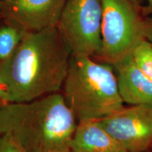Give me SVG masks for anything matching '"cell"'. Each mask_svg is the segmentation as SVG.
I'll return each mask as SVG.
<instances>
[{"label":"cell","mask_w":152,"mask_h":152,"mask_svg":"<svg viewBox=\"0 0 152 152\" xmlns=\"http://www.w3.org/2000/svg\"><path fill=\"white\" fill-rule=\"evenodd\" d=\"M77 125L60 92L0 104V135L22 152H70Z\"/></svg>","instance_id":"7a4b0ae2"},{"label":"cell","mask_w":152,"mask_h":152,"mask_svg":"<svg viewBox=\"0 0 152 152\" xmlns=\"http://www.w3.org/2000/svg\"><path fill=\"white\" fill-rule=\"evenodd\" d=\"M112 66L124 103L152 106V82L137 67L132 54Z\"/></svg>","instance_id":"ba28073f"},{"label":"cell","mask_w":152,"mask_h":152,"mask_svg":"<svg viewBox=\"0 0 152 152\" xmlns=\"http://www.w3.org/2000/svg\"><path fill=\"white\" fill-rule=\"evenodd\" d=\"M26 32L21 26L3 17L0 23V64L14 54Z\"/></svg>","instance_id":"30bf717a"},{"label":"cell","mask_w":152,"mask_h":152,"mask_svg":"<svg viewBox=\"0 0 152 152\" xmlns=\"http://www.w3.org/2000/svg\"><path fill=\"white\" fill-rule=\"evenodd\" d=\"M149 149L151 150V152H152V144H151V147H150V148H149Z\"/></svg>","instance_id":"ac0fdd59"},{"label":"cell","mask_w":152,"mask_h":152,"mask_svg":"<svg viewBox=\"0 0 152 152\" xmlns=\"http://www.w3.org/2000/svg\"><path fill=\"white\" fill-rule=\"evenodd\" d=\"M0 152H22L4 137L0 135Z\"/></svg>","instance_id":"7c38bea8"},{"label":"cell","mask_w":152,"mask_h":152,"mask_svg":"<svg viewBox=\"0 0 152 152\" xmlns=\"http://www.w3.org/2000/svg\"><path fill=\"white\" fill-rule=\"evenodd\" d=\"M71 58L56 27L26 32L14 54L0 64V87L8 102H28L59 92Z\"/></svg>","instance_id":"6da1fadb"},{"label":"cell","mask_w":152,"mask_h":152,"mask_svg":"<svg viewBox=\"0 0 152 152\" xmlns=\"http://www.w3.org/2000/svg\"><path fill=\"white\" fill-rule=\"evenodd\" d=\"M102 0H66L56 25L71 56L99 58Z\"/></svg>","instance_id":"5b68a950"},{"label":"cell","mask_w":152,"mask_h":152,"mask_svg":"<svg viewBox=\"0 0 152 152\" xmlns=\"http://www.w3.org/2000/svg\"><path fill=\"white\" fill-rule=\"evenodd\" d=\"M146 39L152 45V18L147 20V30Z\"/></svg>","instance_id":"5bb4252c"},{"label":"cell","mask_w":152,"mask_h":152,"mask_svg":"<svg viewBox=\"0 0 152 152\" xmlns=\"http://www.w3.org/2000/svg\"><path fill=\"white\" fill-rule=\"evenodd\" d=\"M102 61L113 65L146 39L147 20L132 0H102Z\"/></svg>","instance_id":"277c9868"},{"label":"cell","mask_w":152,"mask_h":152,"mask_svg":"<svg viewBox=\"0 0 152 152\" xmlns=\"http://www.w3.org/2000/svg\"><path fill=\"white\" fill-rule=\"evenodd\" d=\"M66 0H8L3 2V17L27 32L56 27Z\"/></svg>","instance_id":"52a82bcc"},{"label":"cell","mask_w":152,"mask_h":152,"mask_svg":"<svg viewBox=\"0 0 152 152\" xmlns=\"http://www.w3.org/2000/svg\"><path fill=\"white\" fill-rule=\"evenodd\" d=\"M143 14L144 15H152V0H143Z\"/></svg>","instance_id":"4fadbf2b"},{"label":"cell","mask_w":152,"mask_h":152,"mask_svg":"<svg viewBox=\"0 0 152 152\" xmlns=\"http://www.w3.org/2000/svg\"><path fill=\"white\" fill-rule=\"evenodd\" d=\"M133 59L140 71L152 82V45L147 39L137 45L132 53Z\"/></svg>","instance_id":"8fae6325"},{"label":"cell","mask_w":152,"mask_h":152,"mask_svg":"<svg viewBox=\"0 0 152 152\" xmlns=\"http://www.w3.org/2000/svg\"><path fill=\"white\" fill-rule=\"evenodd\" d=\"M70 152H127L106 131L99 121L77 123L72 138Z\"/></svg>","instance_id":"9c48e42d"},{"label":"cell","mask_w":152,"mask_h":152,"mask_svg":"<svg viewBox=\"0 0 152 152\" xmlns=\"http://www.w3.org/2000/svg\"><path fill=\"white\" fill-rule=\"evenodd\" d=\"M2 1V2H4V1H8V0H1Z\"/></svg>","instance_id":"d6986e66"},{"label":"cell","mask_w":152,"mask_h":152,"mask_svg":"<svg viewBox=\"0 0 152 152\" xmlns=\"http://www.w3.org/2000/svg\"><path fill=\"white\" fill-rule=\"evenodd\" d=\"M7 102H8V100H7V94H6L4 91L0 87V104L7 103Z\"/></svg>","instance_id":"9a60e30c"},{"label":"cell","mask_w":152,"mask_h":152,"mask_svg":"<svg viewBox=\"0 0 152 152\" xmlns=\"http://www.w3.org/2000/svg\"><path fill=\"white\" fill-rule=\"evenodd\" d=\"M99 121L127 152H144L152 144V106L123 107Z\"/></svg>","instance_id":"8992f818"},{"label":"cell","mask_w":152,"mask_h":152,"mask_svg":"<svg viewBox=\"0 0 152 152\" xmlns=\"http://www.w3.org/2000/svg\"><path fill=\"white\" fill-rule=\"evenodd\" d=\"M3 18V2L0 0V19Z\"/></svg>","instance_id":"2e32d148"},{"label":"cell","mask_w":152,"mask_h":152,"mask_svg":"<svg viewBox=\"0 0 152 152\" xmlns=\"http://www.w3.org/2000/svg\"><path fill=\"white\" fill-rule=\"evenodd\" d=\"M132 1L138 7H140V5H141L142 2H143V0H132Z\"/></svg>","instance_id":"e0dca14e"},{"label":"cell","mask_w":152,"mask_h":152,"mask_svg":"<svg viewBox=\"0 0 152 152\" xmlns=\"http://www.w3.org/2000/svg\"><path fill=\"white\" fill-rule=\"evenodd\" d=\"M63 95L77 123L101 121L123 109L111 64L86 56H71Z\"/></svg>","instance_id":"3957f363"}]
</instances>
